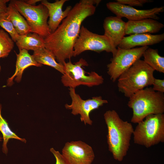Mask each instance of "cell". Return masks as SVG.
<instances>
[{
  "instance_id": "9a60e30c",
  "label": "cell",
  "mask_w": 164,
  "mask_h": 164,
  "mask_svg": "<svg viewBox=\"0 0 164 164\" xmlns=\"http://www.w3.org/2000/svg\"><path fill=\"white\" fill-rule=\"evenodd\" d=\"M164 39V33L158 35L149 33L132 34L124 36L117 47L129 49L137 46H149L159 43Z\"/></svg>"
},
{
  "instance_id": "277c9868",
  "label": "cell",
  "mask_w": 164,
  "mask_h": 164,
  "mask_svg": "<svg viewBox=\"0 0 164 164\" xmlns=\"http://www.w3.org/2000/svg\"><path fill=\"white\" fill-rule=\"evenodd\" d=\"M154 71L143 60H138L117 79L119 91L129 98L138 91L152 85Z\"/></svg>"
},
{
  "instance_id": "ba28073f",
  "label": "cell",
  "mask_w": 164,
  "mask_h": 164,
  "mask_svg": "<svg viewBox=\"0 0 164 164\" xmlns=\"http://www.w3.org/2000/svg\"><path fill=\"white\" fill-rule=\"evenodd\" d=\"M117 50L110 39L104 35L94 33L82 25L74 46L73 56H77L87 50L98 53L105 51L111 53L113 56Z\"/></svg>"
},
{
  "instance_id": "4fadbf2b",
  "label": "cell",
  "mask_w": 164,
  "mask_h": 164,
  "mask_svg": "<svg viewBox=\"0 0 164 164\" xmlns=\"http://www.w3.org/2000/svg\"><path fill=\"white\" fill-rule=\"evenodd\" d=\"M104 35L107 37L116 48L124 37L126 22L118 16H109L104 19Z\"/></svg>"
},
{
  "instance_id": "ffe728a7",
  "label": "cell",
  "mask_w": 164,
  "mask_h": 164,
  "mask_svg": "<svg viewBox=\"0 0 164 164\" xmlns=\"http://www.w3.org/2000/svg\"><path fill=\"white\" fill-rule=\"evenodd\" d=\"M32 56L38 63L50 66L64 74L63 65L58 63L52 52L45 47L33 51Z\"/></svg>"
},
{
  "instance_id": "ac0fdd59",
  "label": "cell",
  "mask_w": 164,
  "mask_h": 164,
  "mask_svg": "<svg viewBox=\"0 0 164 164\" xmlns=\"http://www.w3.org/2000/svg\"><path fill=\"white\" fill-rule=\"evenodd\" d=\"M6 12L14 28L20 35L32 32V29L27 21L10 1Z\"/></svg>"
},
{
  "instance_id": "30bf717a",
  "label": "cell",
  "mask_w": 164,
  "mask_h": 164,
  "mask_svg": "<svg viewBox=\"0 0 164 164\" xmlns=\"http://www.w3.org/2000/svg\"><path fill=\"white\" fill-rule=\"evenodd\" d=\"M69 93L71 103L70 104H65V108L67 109L71 110V113L73 115L80 114L81 121L85 125L92 124L93 121L90 117L91 111L108 102L107 100L103 99L101 96L83 100L76 93L75 88H69Z\"/></svg>"
},
{
  "instance_id": "3957f363",
  "label": "cell",
  "mask_w": 164,
  "mask_h": 164,
  "mask_svg": "<svg viewBox=\"0 0 164 164\" xmlns=\"http://www.w3.org/2000/svg\"><path fill=\"white\" fill-rule=\"evenodd\" d=\"M129 98L128 105L133 111L132 123H138L149 115L164 112L163 93L154 91L152 87L138 91Z\"/></svg>"
},
{
  "instance_id": "2e32d148",
  "label": "cell",
  "mask_w": 164,
  "mask_h": 164,
  "mask_svg": "<svg viewBox=\"0 0 164 164\" xmlns=\"http://www.w3.org/2000/svg\"><path fill=\"white\" fill-rule=\"evenodd\" d=\"M164 27L162 23L151 18L128 21L126 22L125 34L156 33Z\"/></svg>"
},
{
  "instance_id": "7c38bea8",
  "label": "cell",
  "mask_w": 164,
  "mask_h": 164,
  "mask_svg": "<svg viewBox=\"0 0 164 164\" xmlns=\"http://www.w3.org/2000/svg\"><path fill=\"white\" fill-rule=\"evenodd\" d=\"M107 8L116 16L125 17L128 21H134L146 18L157 20V15L164 11V7H155L148 9H137L129 5L121 4L116 2H109L106 4Z\"/></svg>"
},
{
  "instance_id": "9c48e42d",
  "label": "cell",
  "mask_w": 164,
  "mask_h": 164,
  "mask_svg": "<svg viewBox=\"0 0 164 164\" xmlns=\"http://www.w3.org/2000/svg\"><path fill=\"white\" fill-rule=\"evenodd\" d=\"M149 46L129 49L118 47L114 55L107 65V73L111 80L115 82L119 77L129 68L136 61L140 59Z\"/></svg>"
},
{
  "instance_id": "44dd1931",
  "label": "cell",
  "mask_w": 164,
  "mask_h": 164,
  "mask_svg": "<svg viewBox=\"0 0 164 164\" xmlns=\"http://www.w3.org/2000/svg\"><path fill=\"white\" fill-rule=\"evenodd\" d=\"M142 56L144 62L154 71L164 73V57L159 55L157 49L148 47Z\"/></svg>"
},
{
  "instance_id": "603a6c76",
  "label": "cell",
  "mask_w": 164,
  "mask_h": 164,
  "mask_svg": "<svg viewBox=\"0 0 164 164\" xmlns=\"http://www.w3.org/2000/svg\"><path fill=\"white\" fill-rule=\"evenodd\" d=\"M14 41L4 30L0 29V58L7 57L13 49Z\"/></svg>"
},
{
  "instance_id": "cb8c5ba5",
  "label": "cell",
  "mask_w": 164,
  "mask_h": 164,
  "mask_svg": "<svg viewBox=\"0 0 164 164\" xmlns=\"http://www.w3.org/2000/svg\"><path fill=\"white\" fill-rule=\"evenodd\" d=\"M0 26L9 34L14 42H16L19 35L15 30L6 12L0 15Z\"/></svg>"
},
{
  "instance_id": "5bb4252c",
  "label": "cell",
  "mask_w": 164,
  "mask_h": 164,
  "mask_svg": "<svg viewBox=\"0 0 164 164\" xmlns=\"http://www.w3.org/2000/svg\"><path fill=\"white\" fill-rule=\"evenodd\" d=\"M67 1L58 0L53 3L50 2L46 0L40 2L48 9L49 17L48 24L51 33L57 29L71 10L72 7L71 6H67L64 11L62 10L63 5Z\"/></svg>"
},
{
  "instance_id": "4316f807",
  "label": "cell",
  "mask_w": 164,
  "mask_h": 164,
  "mask_svg": "<svg viewBox=\"0 0 164 164\" xmlns=\"http://www.w3.org/2000/svg\"><path fill=\"white\" fill-rule=\"evenodd\" d=\"M50 151L55 158V164H68L62 154L60 153L59 151H56L53 148L50 149Z\"/></svg>"
},
{
  "instance_id": "5b68a950",
  "label": "cell",
  "mask_w": 164,
  "mask_h": 164,
  "mask_svg": "<svg viewBox=\"0 0 164 164\" xmlns=\"http://www.w3.org/2000/svg\"><path fill=\"white\" fill-rule=\"evenodd\" d=\"M133 135L134 143L147 148L164 142V114H152L138 123Z\"/></svg>"
},
{
  "instance_id": "d4e9b609",
  "label": "cell",
  "mask_w": 164,
  "mask_h": 164,
  "mask_svg": "<svg viewBox=\"0 0 164 164\" xmlns=\"http://www.w3.org/2000/svg\"><path fill=\"white\" fill-rule=\"evenodd\" d=\"M117 2L131 6L142 7L144 4L148 3L153 2L152 0H116Z\"/></svg>"
},
{
  "instance_id": "7402d4cb",
  "label": "cell",
  "mask_w": 164,
  "mask_h": 164,
  "mask_svg": "<svg viewBox=\"0 0 164 164\" xmlns=\"http://www.w3.org/2000/svg\"><path fill=\"white\" fill-rule=\"evenodd\" d=\"M2 106L0 104V131L2 135L3 139L2 151L3 153L7 154L8 152L7 144L10 139H15L25 143H26V140L19 137L10 129L7 121L2 115Z\"/></svg>"
},
{
  "instance_id": "d6986e66",
  "label": "cell",
  "mask_w": 164,
  "mask_h": 164,
  "mask_svg": "<svg viewBox=\"0 0 164 164\" xmlns=\"http://www.w3.org/2000/svg\"><path fill=\"white\" fill-rule=\"evenodd\" d=\"M15 43L19 50L24 49L34 51L45 47L44 39L33 32L19 35Z\"/></svg>"
},
{
  "instance_id": "83f0119b",
  "label": "cell",
  "mask_w": 164,
  "mask_h": 164,
  "mask_svg": "<svg viewBox=\"0 0 164 164\" xmlns=\"http://www.w3.org/2000/svg\"><path fill=\"white\" fill-rule=\"evenodd\" d=\"M9 1V0H0V15L6 12L7 8V3Z\"/></svg>"
},
{
  "instance_id": "6da1fadb",
  "label": "cell",
  "mask_w": 164,
  "mask_h": 164,
  "mask_svg": "<svg viewBox=\"0 0 164 164\" xmlns=\"http://www.w3.org/2000/svg\"><path fill=\"white\" fill-rule=\"evenodd\" d=\"M100 0H81L73 6L57 29L44 39L45 47L51 51L56 61L63 65L73 56V47L81 25L87 18L94 15Z\"/></svg>"
},
{
  "instance_id": "7a4b0ae2",
  "label": "cell",
  "mask_w": 164,
  "mask_h": 164,
  "mask_svg": "<svg viewBox=\"0 0 164 164\" xmlns=\"http://www.w3.org/2000/svg\"><path fill=\"white\" fill-rule=\"evenodd\" d=\"M108 130V150L114 159L122 161L127 155L134 129L132 124L122 120L114 110L106 111L104 114Z\"/></svg>"
},
{
  "instance_id": "f546056e",
  "label": "cell",
  "mask_w": 164,
  "mask_h": 164,
  "mask_svg": "<svg viewBox=\"0 0 164 164\" xmlns=\"http://www.w3.org/2000/svg\"><path fill=\"white\" fill-rule=\"evenodd\" d=\"M3 139V138L2 137H1L0 136V141H2V139Z\"/></svg>"
},
{
  "instance_id": "f1b7e54d",
  "label": "cell",
  "mask_w": 164,
  "mask_h": 164,
  "mask_svg": "<svg viewBox=\"0 0 164 164\" xmlns=\"http://www.w3.org/2000/svg\"><path fill=\"white\" fill-rule=\"evenodd\" d=\"M41 1L40 0H28L25 1V2L29 5H35L37 2H41Z\"/></svg>"
},
{
  "instance_id": "52a82bcc",
  "label": "cell",
  "mask_w": 164,
  "mask_h": 164,
  "mask_svg": "<svg viewBox=\"0 0 164 164\" xmlns=\"http://www.w3.org/2000/svg\"><path fill=\"white\" fill-rule=\"evenodd\" d=\"M10 2L26 19L32 29V32L38 34L44 39L51 34L47 22L48 12L44 5L41 3L37 5H31L22 0Z\"/></svg>"
},
{
  "instance_id": "8992f818",
  "label": "cell",
  "mask_w": 164,
  "mask_h": 164,
  "mask_svg": "<svg viewBox=\"0 0 164 164\" xmlns=\"http://www.w3.org/2000/svg\"><path fill=\"white\" fill-rule=\"evenodd\" d=\"M88 65L87 61L82 58L73 63L70 60L63 64L64 73L61 77L64 86L75 88L83 85L91 87L102 84L104 79L94 71L87 73L84 69Z\"/></svg>"
},
{
  "instance_id": "4dcf8cb0",
  "label": "cell",
  "mask_w": 164,
  "mask_h": 164,
  "mask_svg": "<svg viewBox=\"0 0 164 164\" xmlns=\"http://www.w3.org/2000/svg\"><path fill=\"white\" fill-rule=\"evenodd\" d=\"M1 65H0V72L1 71Z\"/></svg>"
},
{
  "instance_id": "484cf974",
  "label": "cell",
  "mask_w": 164,
  "mask_h": 164,
  "mask_svg": "<svg viewBox=\"0 0 164 164\" xmlns=\"http://www.w3.org/2000/svg\"><path fill=\"white\" fill-rule=\"evenodd\" d=\"M152 89L155 91L164 92V80L155 78L152 84Z\"/></svg>"
},
{
  "instance_id": "8fae6325",
  "label": "cell",
  "mask_w": 164,
  "mask_h": 164,
  "mask_svg": "<svg viewBox=\"0 0 164 164\" xmlns=\"http://www.w3.org/2000/svg\"><path fill=\"white\" fill-rule=\"evenodd\" d=\"M62 152L68 164H91L95 158L91 147L80 140L66 142Z\"/></svg>"
},
{
  "instance_id": "e0dca14e",
  "label": "cell",
  "mask_w": 164,
  "mask_h": 164,
  "mask_svg": "<svg viewBox=\"0 0 164 164\" xmlns=\"http://www.w3.org/2000/svg\"><path fill=\"white\" fill-rule=\"evenodd\" d=\"M19 51L18 54L15 53L17 59L14 73L7 80V85L9 86L13 84L14 79L17 82H20L24 70L27 68L32 66L37 67L42 66L35 60L32 55L30 54L28 51L24 49L19 50Z\"/></svg>"
}]
</instances>
